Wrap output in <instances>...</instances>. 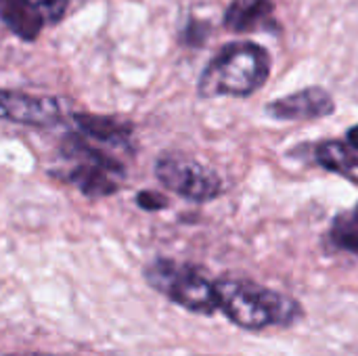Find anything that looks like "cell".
<instances>
[{"instance_id": "1", "label": "cell", "mask_w": 358, "mask_h": 356, "mask_svg": "<svg viewBox=\"0 0 358 356\" xmlns=\"http://www.w3.org/2000/svg\"><path fill=\"white\" fill-rule=\"evenodd\" d=\"M216 296L218 311L245 332H260L268 325L292 327L304 317L302 304L296 298L248 279L216 281Z\"/></svg>"}, {"instance_id": "2", "label": "cell", "mask_w": 358, "mask_h": 356, "mask_svg": "<svg viewBox=\"0 0 358 356\" xmlns=\"http://www.w3.org/2000/svg\"><path fill=\"white\" fill-rule=\"evenodd\" d=\"M271 73V55L256 42H231L206 65L197 92L203 99L248 97L256 92Z\"/></svg>"}, {"instance_id": "3", "label": "cell", "mask_w": 358, "mask_h": 356, "mask_svg": "<svg viewBox=\"0 0 358 356\" xmlns=\"http://www.w3.org/2000/svg\"><path fill=\"white\" fill-rule=\"evenodd\" d=\"M145 279L155 292L189 313L210 317L218 311L216 281L191 264L159 258L145 269Z\"/></svg>"}, {"instance_id": "4", "label": "cell", "mask_w": 358, "mask_h": 356, "mask_svg": "<svg viewBox=\"0 0 358 356\" xmlns=\"http://www.w3.org/2000/svg\"><path fill=\"white\" fill-rule=\"evenodd\" d=\"M157 180L191 201H212L222 193V180L216 172L182 153H166L155 164Z\"/></svg>"}, {"instance_id": "5", "label": "cell", "mask_w": 358, "mask_h": 356, "mask_svg": "<svg viewBox=\"0 0 358 356\" xmlns=\"http://www.w3.org/2000/svg\"><path fill=\"white\" fill-rule=\"evenodd\" d=\"M63 113V101L34 97L17 90H0V120L25 126H50Z\"/></svg>"}, {"instance_id": "6", "label": "cell", "mask_w": 358, "mask_h": 356, "mask_svg": "<svg viewBox=\"0 0 358 356\" xmlns=\"http://www.w3.org/2000/svg\"><path fill=\"white\" fill-rule=\"evenodd\" d=\"M336 111V103L331 94L321 86H310L298 90L289 97L271 101L266 105V113L275 120H319L331 115Z\"/></svg>"}, {"instance_id": "7", "label": "cell", "mask_w": 358, "mask_h": 356, "mask_svg": "<svg viewBox=\"0 0 358 356\" xmlns=\"http://www.w3.org/2000/svg\"><path fill=\"white\" fill-rule=\"evenodd\" d=\"M273 0H233L224 10V27L235 34H245L268 25L273 19Z\"/></svg>"}, {"instance_id": "8", "label": "cell", "mask_w": 358, "mask_h": 356, "mask_svg": "<svg viewBox=\"0 0 358 356\" xmlns=\"http://www.w3.org/2000/svg\"><path fill=\"white\" fill-rule=\"evenodd\" d=\"M0 21L23 40H34L44 25V17L31 0H0Z\"/></svg>"}, {"instance_id": "9", "label": "cell", "mask_w": 358, "mask_h": 356, "mask_svg": "<svg viewBox=\"0 0 358 356\" xmlns=\"http://www.w3.org/2000/svg\"><path fill=\"white\" fill-rule=\"evenodd\" d=\"M315 157L319 166H323L325 170L358 183V149H355L352 145L348 147L340 141H327L317 147Z\"/></svg>"}, {"instance_id": "10", "label": "cell", "mask_w": 358, "mask_h": 356, "mask_svg": "<svg viewBox=\"0 0 358 356\" xmlns=\"http://www.w3.org/2000/svg\"><path fill=\"white\" fill-rule=\"evenodd\" d=\"M67 180L73 183L90 199H101V197L113 195L117 191V183L113 180V172H109L101 166H94V164L76 166L69 172Z\"/></svg>"}, {"instance_id": "11", "label": "cell", "mask_w": 358, "mask_h": 356, "mask_svg": "<svg viewBox=\"0 0 358 356\" xmlns=\"http://www.w3.org/2000/svg\"><path fill=\"white\" fill-rule=\"evenodd\" d=\"M73 122L78 130L94 141H124L132 132V126L128 122H122L117 118L109 115H94V113H76Z\"/></svg>"}, {"instance_id": "12", "label": "cell", "mask_w": 358, "mask_h": 356, "mask_svg": "<svg viewBox=\"0 0 358 356\" xmlns=\"http://www.w3.org/2000/svg\"><path fill=\"white\" fill-rule=\"evenodd\" d=\"M63 151H65L69 157L82 159V164H94V166H101V168H105V170H109V172H113V174H122V172H124V166H122L117 159H113V157L105 155L103 151L94 149L92 145H88L84 136L69 134V136L65 138V143H63Z\"/></svg>"}, {"instance_id": "13", "label": "cell", "mask_w": 358, "mask_h": 356, "mask_svg": "<svg viewBox=\"0 0 358 356\" xmlns=\"http://www.w3.org/2000/svg\"><path fill=\"white\" fill-rule=\"evenodd\" d=\"M331 241L344 252L358 254V206L336 216L331 225Z\"/></svg>"}, {"instance_id": "14", "label": "cell", "mask_w": 358, "mask_h": 356, "mask_svg": "<svg viewBox=\"0 0 358 356\" xmlns=\"http://www.w3.org/2000/svg\"><path fill=\"white\" fill-rule=\"evenodd\" d=\"M31 2L38 6L42 17L48 19L50 23H57L67 10V0H31Z\"/></svg>"}, {"instance_id": "15", "label": "cell", "mask_w": 358, "mask_h": 356, "mask_svg": "<svg viewBox=\"0 0 358 356\" xmlns=\"http://www.w3.org/2000/svg\"><path fill=\"white\" fill-rule=\"evenodd\" d=\"M136 204L143 208V210H149V212H157V210H164L168 206V199L164 195H159L157 191H141L136 195Z\"/></svg>"}, {"instance_id": "16", "label": "cell", "mask_w": 358, "mask_h": 356, "mask_svg": "<svg viewBox=\"0 0 358 356\" xmlns=\"http://www.w3.org/2000/svg\"><path fill=\"white\" fill-rule=\"evenodd\" d=\"M348 143H350L355 149H358V126H355V128H350V130H348Z\"/></svg>"}]
</instances>
